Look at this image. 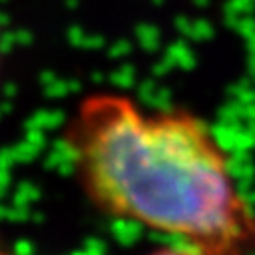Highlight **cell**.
<instances>
[{
	"label": "cell",
	"mask_w": 255,
	"mask_h": 255,
	"mask_svg": "<svg viewBox=\"0 0 255 255\" xmlns=\"http://www.w3.org/2000/svg\"><path fill=\"white\" fill-rule=\"evenodd\" d=\"M65 147L101 213L197 255H255V209L223 145L197 115L93 93L69 119Z\"/></svg>",
	"instance_id": "obj_1"
},
{
	"label": "cell",
	"mask_w": 255,
	"mask_h": 255,
	"mask_svg": "<svg viewBox=\"0 0 255 255\" xmlns=\"http://www.w3.org/2000/svg\"><path fill=\"white\" fill-rule=\"evenodd\" d=\"M151 255H197L195 251H189L181 245H173V247H165V249H157Z\"/></svg>",
	"instance_id": "obj_2"
}]
</instances>
